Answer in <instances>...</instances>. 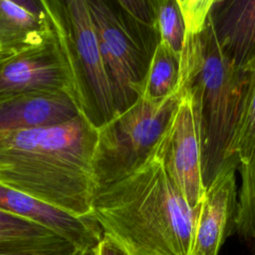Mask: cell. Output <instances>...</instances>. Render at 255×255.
<instances>
[{
	"label": "cell",
	"instance_id": "1",
	"mask_svg": "<svg viewBox=\"0 0 255 255\" xmlns=\"http://www.w3.org/2000/svg\"><path fill=\"white\" fill-rule=\"evenodd\" d=\"M99 127L80 113L61 125L0 130V185L77 217H88L98 189Z\"/></svg>",
	"mask_w": 255,
	"mask_h": 255
},
{
	"label": "cell",
	"instance_id": "2",
	"mask_svg": "<svg viewBox=\"0 0 255 255\" xmlns=\"http://www.w3.org/2000/svg\"><path fill=\"white\" fill-rule=\"evenodd\" d=\"M196 213L153 147L134 170L97 190L90 216L129 255H190Z\"/></svg>",
	"mask_w": 255,
	"mask_h": 255
},
{
	"label": "cell",
	"instance_id": "3",
	"mask_svg": "<svg viewBox=\"0 0 255 255\" xmlns=\"http://www.w3.org/2000/svg\"><path fill=\"white\" fill-rule=\"evenodd\" d=\"M179 72L178 91L191 89L199 107L202 179L206 187L226 161L248 75L223 51L211 14L202 31L185 32Z\"/></svg>",
	"mask_w": 255,
	"mask_h": 255
},
{
	"label": "cell",
	"instance_id": "4",
	"mask_svg": "<svg viewBox=\"0 0 255 255\" xmlns=\"http://www.w3.org/2000/svg\"><path fill=\"white\" fill-rule=\"evenodd\" d=\"M42 2L54 31L41 43L0 52V100L28 92H61L69 95L81 111L93 119L60 1Z\"/></svg>",
	"mask_w": 255,
	"mask_h": 255
},
{
	"label": "cell",
	"instance_id": "5",
	"mask_svg": "<svg viewBox=\"0 0 255 255\" xmlns=\"http://www.w3.org/2000/svg\"><path fill=\"white\" fill-rule=\"evenodd\" d=\"M180 97L178 90L159 100L139 95L127 110L99 127L94 159L98 189L123 178L146 159Z\"/></svg>",
	"mask_w": 255,
	"mask_h": 255
},
{
	"label": "cell",
	"instance_id": "6",
	"mask_svg": "<svg viewBox=\"0 0 255 255\" xmlns=\"http://www.w3.org/2000/svg\"><path fill=\"white\" fill-rule=\"evenodd\" d=\"M88 3L110 78L117 116L140 95L156 46L138 34L117 2L88 0Z\"/></svg>",
	"mask_w": 255,
	"mask_h": 255
},
{
	"label": "cell",
	"instance_id": "7",
	"mask_svg": "<svg viewBox=\"0 0 255 255\" xmlns=\"http://www.w3.org/2000/svg\"><path fill=\"white\" fill-rule=\"evenodd\" d=\"M154 149L189 205L197 210L206 187L202 179L199 107L191 89L181 91L180 100Z\"/></svg>",
	"mask_w": 255,
	"mask_h": 255
},
{
	"label": "cell",
	"instance_id": "8",
	"mask_svg": "<svg viewBox=\"0 0 255 255\" xmlns=\"http://www.w3.org/2000/svg\"><path fill=\"white\" fill-rule=\"evenodd\" d=\"M60 6L93 119L101 127L114 118L116 108L88 0L60 1Z\"/></svg>",
	"mask_w": 255,
	"mask_h": 255
},
{
	"label": "cell",
	"instance_id": "9",
	"mask_svg": "<svg viewBox=\"0 0 255 255\" xmlns=\"http://www.w3.org/2000/svg\"><path fill=\"white\" fill-rule=\"evenodd\" d=\"M238 162L228 159L206 186L197 209L190 255H218L226 238L236 231Z\"/></svg>",
	"mask_w": 255,
	"mask_h": 255
},
{
	"label": "cell",
	"instance_id": "10",
	"mask_svg": "<svg viewBox=\"0 0 255 255\" xmlns=\"http://www.w3.org/2000/svg\"><path fill=\"white\" fill-rule=\"evenodd\" d=\"M0 209L57 232L78 249L96 247L103 232L91 217H77L20 191L0 185Z\"/></svg>",
	"mask_w": 255,
	"mask_h": 255
},
{
	"label": "cell",
	"instance_id": "11",
	"mask_svg": "<svg viewBox=\"0 0 255 255\" xmlns=\"http://www.w3.org/2000/svg\"><path fill=\"white\" fill-rule=\"evenodd\" d=\"M83 113L61 92H28L0 100V130H24L64 124ZM85 114V113H84Z\"/></svg>",
	"mask_w": 255,
	"mask_h": 255
},
{
	"label": "cell",
	"instance_id": "12",
	"mask_svg": "<svg viewBox=\"0 0 255 255\" xmlns=\"http://www.w3.org/2000/svg\"><path fill=\"white\" fill-rule=\"evenodd\" d=\"M210 14L220 46L242 68L255 54V0H215Z\"/></svg>",
	"mask_w": 255,
	"mask_h": 255
},
{
	"label": "cell",
	"instance_id": "13",
	"mask_svg": "<svg viewBox=\"0 0 255 255\" xmlns=\"http://www.w3.org/2000/svg\"><path fill=\"white\" fill-rule=\"evenodd\" d=\"M77 250L52 229L0 209V255H74Z\"/></svg>",
	"mask_w": 255,
	"mask_h": 255
},
{
	"label": "cell",
	"instance_id": "14",
	"mask_svg": "<svg viewBox=\"0 0 255 255\" xmlns=\"http://www.w3.org/2000/svg\"><path fill=\"white\" fill-rule=\"evenodd\" d=\"M53 31L42 0H0V51L41 43Z\"/></svg>",
	"mask_w": 255,
	"mask_h": 255
},
{
	"label": "cell",
	"instance_id": "15",
	"mask_svg": "<svg viewBox=\"0 0 255 255\" xmlns=\"http://www.w3.org/2000/svg\"><path fill=\"white\" fill-rule=\"evenodd\" d=\"M242 68L248 75V82L237 125L226 153V160H236L238 167L247 164L255 150V54Z\"/></svg>",
	"mask_w": 255,
	"mask_h": 255
},
{
	"label": "cell",
	"instance_id": "16",
	"mask_svg": "<svg viewBox=\"0 0 255 255\" xmlns=\"http://www.w3.org/2000/svg\"><path fill=\"white\" fill-rule=\"evenodd\" d=\"M179 58L162 42H158L148 63L140 95L152 100L162 99L177 91Z\"/></svg>",
	"mask_w": 255,
	"mask_h": 255
},
{
	"label": "cell",
	"instance_id": "17",
	"mask_svg": "<svg viewBox=\"0 0 255 255\" xmlns=\"http://www.w3.org/2000/svg\"><path fill=\"white\" fill-rule=\"evenodd\" d=\"M151 5L159 41L180 59L185 29L177 0H151Z\"/></svg>",
	"mask_w": 255,
	"mask_h": 255
},
{
	"label": "cell",
	"instance_id": "18",
	"mask_svg": "<svg viewBox=\"0 0 255 255\" xmlns=\"http://www.w3.org/2000/svg\"><path fill=\"white\" fill-rule=\"evenodd\" d=\"M241 186L238 195L236 232L244 239L255 242V150L251 160L237 168Z\"/></svg>",
	"mask_w": 255,
	"mask_h": 255
},
{
	"label": "cell",
	"instance_id": "19",
	"mask_svg": "<svg viewBox=\"0 0 255 255\" xmlns=\"http://www.w3.org/2000/svg\"><path fill=\"white\" fill-rule=\"evenodd\" d=\"M98 255H129L118 242L108 235L103 234L98 244Z\"/></svg>",
	"mask_w": 255,
	"mask_h": 255
},
{
	"label": "cell",
	"instance_id": "20",
	"mask_svg": "<svg viewBox=\"0 0 255 255\" xmlns=\"http://www.w3.org/2000/svg\"><path fill=\"white\" fill-rule=\"evenodd\" d=\"M74 255H98V246L86 249H78Z\"/></svg>",
	"mask_w": 255,
	"mask_h": 255
},
{
	"label": "cell",
	"instance_id": "21",
	"mask_svg": "<svg viewBox=\"0 0 255 255\" xmlns=\"http://www.w3.org/2000/svg\"><path fill=\"white\" fill-rule=\"evenodd\" d=\"M0 52H1V51H0Z\"/></svg>",
	"mask_w": 255,
	"mask_h": 255
}]
</instances>
